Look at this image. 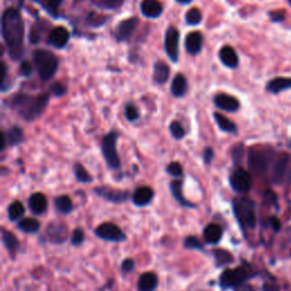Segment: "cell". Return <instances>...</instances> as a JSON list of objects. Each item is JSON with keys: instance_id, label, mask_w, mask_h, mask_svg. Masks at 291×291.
Here are the masks:
<instances>
[{"instance_id": "1", "label": "cell", "mask_w": 291, "mask_h": 291, "mask_svg": "<svg viewBox=\"0 0 291 291\" xmlns=\"http://www.w3.org/2000/svg\"><path fill=\"white\" fill-rule=\"evenodd\" d=\"M1 32L7 50L12 59L17 61L24 52V22L20 10L16 8H7L2 14Z\"/></svg>"}, {"instance_id": "2", "label": "cell", "mask_w": 291, "mask_h": 291, "mask_svg": "<svg viewBox=\"0 0 291 291\" xmlns=\"http://www.w3.org/2000/svg\"><path fill=\"white\" fill-rule=\"evenodd\" d=\"M13 106L25 121H34L44 113L49 103V94L41 93L32 97L26 93H17L13 98Z\"/></svg>"}, {"instance_id": "3", "label": "cell", "mask_w": 291, "mask_h": 291, "mask_svg": "<svg viewBox=\"0 0 291 291\" xmlns=\"http://www.w3.org/2000/svg\"><path fill=\"white\" fill-rule=\"evenodd\" d=\"M33 63L42 81H48L58 68V58L48 50L39 49L33 52Z\"/></svg>"}, {"instance_id": "4", "label": "cell", "mask_w": 291, "mask_h": 291, "mask_svg": "<svg viewBox=\"0 0 291 291\" xmlns=\"http://www.w3.org/2000/svg\"><path fill=\"white\" fill-rule=\"evenodd\" d=\"M233 210L238 222L244 229H252L256 225L254 202L249 199L239 198L233 201Z\"/></svg>"}, {"instance_id": "5", "label": "cell", "mask_w": 291, "mask_h": 291, "mask_svg": "<svg viewBox=\"0 0 291 291\" xmlns=\"http://www.w3.org/2000/svg\"><path fill=\"white\" fill-rule=\"evenodd\" d=\"M116 141H117V133L113 131L105 135L101 142V152L107 165L112 170H120L121 168V160L118 157L116 150Z\"/></svg>"}, {"instance_id": "6", "label": "cell", "mask_w": 291, "mask_h": 291, "mask_svg": "<svg viewBox=\"0 0 291 291\" xmlns=\"http://www.w3.org/2000/svg\"><path fill=\"white\" fill-rule=\"evenodd\" d=\"M250 278L249 269L240 266L236 269H226L222 273L220 283L223 288H237Z\"/></svg>"}, {"instance_id": "7", "label": "cell", "mask_w": 291, "mask_h": 291, "mask_svg": "<svg viewBox=\"0 0 291 291\" xmlns=\"http://www.w3.org/2000/svg\"><path fill=\"white\" fill-rule=\"evenodd\" d=\"M248 166L252 173L262 177L268 172L269 157L265 152L258 149H251L248 154Z\"/></svg>"}, {"instance_id": "8", "label": "cell", "mask_w": 291, "mask_h": 291, "mask_svg": "<svg viewBox=\"0 0 291 291\" xmlns=\"http://www.w3.org/2000/svg\"><path fill=\"white\" fill-rule=\"evenodd\" d=\"M94 232H96L97 237L106 241L121 243V241H124L126 239V236L123 231L121 230V227L111 222H105L100 224Z\"/></svg>"}, {"instance_id": "9", "label": "cell", "mask_w": 291, "mask_h": 291, "mask_svg": "<svg viewBox=\"0 0 291 291\" xmlns=\"http://www.w3.org/2000/svg\"><path fill=\"white\" fill-rule=\"evenodd\" d=\"M251 178L249 173L247 171L243 170V168H238L231 174L230 178V184L234 191L240 192H247L250 190L251 188Z\"/></svg>"}, {"instance_id": "10", "label": "cell", "mask_w": 291, "mask_h": 291, "mask_svg": "<svg viewBox=\"0 0 291 291\" xmlns=\"http://www.w3.org/2000/svg\"><path fill=\"white\" fill-rule=\"evenodd\" d=\"M179 31L174 26L168 27L165 33V51L172 62H178L179 59Z\"/></svg>"}, {"instance_id": "11", "label": "cell", "mask_w": 291, "mask_h": 291, "mask_svg": "<svg viewBox=\"0 0 291 291\" xmlns=\"http://www.w3.org/2000/svg\"><path fill=\"white\" fill-rule=\"evenodd\" d=\"M290 157L286 154H282L281 156L278 157L275 160L274 165L272 168V182L274 184H281L287 177V172H288Z\"/></svg>"}, {"instance_id": "12", "label": "cell", "mask_w": 291, "mask_h": 291, "mask_svg": "<svg viewBox=\"0 0 291 291\" xmlns=\"http://www.w3.org/2000/svg\"><path fill=\"white\" fill-rule=\"evenodd\" d=\"M139 24V20L136 17H131V19L124 20L117 24L115 27V38L117 41H125L128 40L132 33L134 32Z\"/></svg>"}, {"instance_id": "13", "label": "cell", "mask_w": 291, "mask_h": 291, "mask_svg": "<svg viewBox=\"0 0 291 291\" xmlns=\"http://www.w3.org/2000/svg\"><path fill=\"white\" fill-rule=\"evenodd\" d=\"M69 40V32L64 26H57L49 34V45L55 48H64Z\"/></svg>"}, {"instance_id": "14", "label": "cell", "mask_w": 291, "mask_h": 291, "mask_svg": "<svg viewBox=\"0 0 291 291\" xmlns=\"http://www.w3.org/2000/svg\"><path fill=\"white\" fill-rule=\"evenodd\" d=\"M96 194L101 198H105L108 201L112 202H123L129 197V194L125 191L116 190V189H112L108 187H100L97 188Z\"/></svg>"}, {"instance_id": "15", "label": "cell", "mask_w": 291, "mask_h": 291, "mask_svg": "<svg viewBox=\"0 0 291 291\" xmlns=\"http://www.w3.org/2000/svg\"><path fill=\"white\" fill-rule=\"evenodd\" d=\"M214 103H215V105L220 110L230 112V113L237 112L240 107L239 100H238L237 98L225 93H220L215 96V98H214Z\"/></svg>"}, {"instance_id": "16", "label": "cell", "mask_w": 291, "mask_h": 291, "mask_svg": "<svg viewBox=\"0 0 291 291\" xmlns=\"http://www.w3.org/2000/svg\"><path fill=\"white\" fill-rule=\"evenodd\" d=\"M140 9L142 15L149 19H157L163 13V6L158 0H143Z\"/></svg>"}, {"instance_id": "17", "label": "cell", "mask_w": 291, "mask_h": 291, "mask_svg": "<svg viewBox=\"0 0 291 291\" xmlns=\"http://www.w3.org/2000/svg\"><path fill=\"white\" fill-rule=\"evenodd\" d=\"M220 59L226 67L236 68L239 64V57H238L236 50L230 45H224L220 50Z\"/></svg>"}, {"instance_id": "18", "label": "cell", "mask_w": 291, "mask_h": 291, "mask_svg": "<svg viewBox=\"0 0 291 291\" xmlns=\"http://www.w3.org/2000/svg\"><path fill=\"white\" fill-rule=\"evenodd\" d=\"M185 49L192 56L198 55L202 49V34L191 32L185 38Z\"/></svg>"}, {"instance_id": "19", "label": "cell", "mask_w": 291, "mask_h": 291, "mask_svg": "<svg viewBox=\"0 0 291 291\" xmlns=\"http://www.w3.org/2000/svg\"><path fill=\"white\" fill-rule=\"evenodd\" d=\"M47 234L52 243L56 244H62L65 243L66 237H67V229H66L65 225L63 224H58L52 222L50 225L48 226Z\"/></svg>"}, {"instance_id": "20", "label": "cell", "mask_w": 291, "mask_h": 291, "mask_svg": "<svg viewBox=\"0 0 291 291\" xmlns=\"http://www.w3.org/2000/svg\"><path fill=\"white\" fill-rule=\"evenodd\" d=\"M47 199L45 196L38 192V194H33L29 199V207L31 212L37 215H41L47 210Z\"/></svg>"}, {"instance_id": "21", "label": "cell", "mask_w": 291, "mask_h": 291, "mask_svg": "<svg viewBox=\"0 0 291 291\" xmlns=\"http://www.w3.org/2000/svg\"><path fill=\"white\" fill-rule=\"evenodd\" d=\"M158 285V279L157 275L152 272H146L140 275L138 281L139 291H154Z\"/></svg>"}, {"instance_id": "22", "label": "cell", "mask_w": 291, "mask_h": 291, "mask_svg": "<svg viewBox=\"0 0 291 291\" xmlns=\"http://www.w3.org/2000/svg\"><path fill=\"white\" fill-rule=\"evenodd\" d=\"M154 198V191L149 187H141L136 189L134 194L132 196L133 202L136 206H146L148 205Z\"/></svg>"}, {"instance_id": "23", "label": "cell", "mask_w": 291, "mask_h": 291, "mask_svg": "<svg viewBox=\"0 0 291 291\" xmlns=\"http://www.w3.org/2000/svg\"><path fill=\"white\" fill-rule=\"evenodd\" d=\"M2 134H3V138H5L6 145L12 146V147L20 145V143L24 140L23 131L21 130V128H19V126H13V128L7 130L6 132H2Z\"/></svg>"}, {"instance_id": "24", "label": "cell", "mask_w": 291, "mask_h": 291, "mask_svg": "<svg viewBox=\"0 0 291 291\" xmlns=\"http://www.w3.org/2000/svg\"><path fill=\"white\" fill-rule=\"evenodd\" d=\"M188 90V81L184 75L178 74L173 79V82L171 84V91L174 97H183Z\"/></svg>"}, {"instance_id": "25", "label": "cell", "mask_w": 291, "mask_h": 291, "mask_svg": "<svg viewBox=\"0 0 291 291\" xmlns=\"http://www.w3.org/2000/svg\"><path fill=\"white\" fill-rule=\"evenodd\" d=\"M288 89H291V78L273 79L266 86V90L271 93H279Z\"/></svg>"}, {"instance_id": "26", "label": "cell", "mask_w": 291, "mask_h": 291, "mask_svg": "<svg viewBox=\"0 0 291 291\" xmlns=\"http://www.w3.org/2000/svg\"><path fill=\"white\" fill-rule=\"evenodd\" d=\"M170 78V67L164 62H157L154 66V82L164 84Z\"/></svg>"}, {"instance_id": "27", "label": "cell", "mask_w": 291, "mask_h": 291, "mask_svg": "<svg viewBox=\"0 0 291 291\" xmlns=\"http://www.w3.org/2000/svg\"><path fill=\"white\" fill-rule=\"evenodd\" d=\"M222 238V227L217 224H209L204 230V239L208 244H217L220 243Z\"/></svg>"}, {"instance_id": "28", "label": "cell", "mask_w": 291, "mask_h": 291, "mask_svg": "<svg viewBox=\"0 0 291 291\" xmlns=\"http://www.w3.org/2000/svg\"><path fill=\"white\" fill-rule=\"evenodd\" d=\"M171 191L173 197L175 198L179 204H181L182 206H187V207H195L194 204H191L190 201H188L187 199L183 197L182 195V182L180 180H175L171 183Z\"/></svg>"}, {"instance_id": "29", "label": "cell", "mask_w": 291, "mask_h": 291, "mask_svg": "<svg viewBox=\"0 0 291 291\" xmlns=\"http://www.w3.org/2000/svg\"><path fill=\"white\" fill-rule=\"evenodd\" d=\"M40 226V222L36 219H24L19 222V229L25 233H37Z\"/></svg>"}, {"instance_id": "30", "label": "cell", "mask_w": 291, "mask_h": 291, "mask_svg": "<svg viewBox=\"0 0 291 291\" xmlns=\"http://www.w3.org/2000/svg\"><path fill=\"white\" fill-rule=\"evenodd\" d=\"M2 244L10 254H14L19 249V241H17L16 237L12 232H8L6 230H2Z\"/></svg>"}, {"instance_id": "31", "label": "cell", "mask_w": 291, "mask_h": 291, "mask_svg": "<svg viewBox=\"0 0 291 291\" xmlns=\"http://www.w3.org/2000/svg\"><path fill=\"white\" fill-rule=\"evenodd\" d=\"M214 118H215L217 125H219V128L222 130V131L230 132V133H234L237 131L236 124H234L232 121H230L229 118L223 116L222 114L215 113L214 114Z\"/></svg>"}, {"instance_id": "32", "label": "cell", "mask_w": 291, "mask_h": 291, "mask_svg": "<svg viewBox=\"0 0 291 291\" xmlns=\"http://www.w3.org/2000/svg\"><path fill=\"white\" fill-rule=\"evenodd\" d=\"M54 202H55L56 208H57L61 213L68 214L72 212L73 204H72L71 198H69L68 196H66V195L58 196V197L55 199Z\"/></svg>"}, {"instance_id": "33", "label": "cell", "mask_w": 291, "mask_h": 291, "mask_svg": "<svg viewBox=\"0 0 291 291\" xmlns=\"http://www.w3.org/2000/svg\"><path fill=\"white\" fill-rule=\"evenodd\" d=\"M214 257H215L217 266H224L233 262V256L230 251L225 249H215L214 250Z\"/></svg>"}, {"instance_id": "34", "label": "cell", "mask_w": 291, "mask_h": 291, "mask_svg": "<svg viewBox=\"0 0 291 291\" xmlns=\"http://www.w3.org/2000/svg\"><path fill=\"white\" fill-rule=\"evenodd\" d=\"M25 208L21 201H14L8 207V217L10 221H17L24 215Z\"/></svg>"}, {"instance_id": "35", "label": "cell", "mask_w": 291, "mask_h": 291, "mask_svg": "<svg viewBox=\"0 0 291 291\" xmlns=\"http://www.w3.org/2000/svg\"><path fill=\"white\" fill-rule=\"evenodd\" d=\"M73 171H74L76 180L82 182V183H89V182L92 181L91 175L88 173V171L84 168L83 165H81V164H75L74 167H73Z\"/></svg>"}, {"instance_id": "36", "label": "cell", "mask_w": 291, "mask_h": 291, "mask_svg": "<svg viewBox=\"0 0 291 291\" xmlns=\"http://www.w3.org/2000/svg\"><path fill=\"white\" fill-rule=\"evenodd\" d=\"M202 15L198 8H191L185 15V21L189 25H198L201 22Z\"/></svg>"}, {"instance_id": "37", "label": "cell", "mask_w": 291, "mask_h": 291, "mask_svg": "<svg viewBox=\"0 0 291 291\" xmlns=\"http://www.w3.org/2000/svg\"><path fill=\"white\" fill-rule=\"evenodd\" d=\"M170 131L172 133V135H173L177 140H180L185 135V131H184L183 126H182L177 121L172 122L171 125H170Z\"/></svg>"}, {"instance_id": "38", "label": "cell", "mask_w": 291, "mask_h": 291, "mask_svg": "<svg viewBox=\"0 0 291 291\" xmlns=\"http://www.w3.org/2000/svg\"><path fill=\"white\" fill-rule=\"evenodd\" d=\"M62 2H63V0H47L45 7L47 8L48 13L50 14V15L57 17L58 9H59V7H61Z\"/></svg>"}, {"instance_id": "39", "label": "cell", "mask_w": 291, "mask_h": 291, "mask_svg": "<svg viewBox=\"0 0 291 291\" xmlns=\"http://www.w3.org/2000/svg\"><path fill=\"white\" fill-rule=\"evenodd\" d=\"M166 171L168 174H171L172 177H174V178H181L182 174H183V168H182L181 164L178 162H173V163L168 164Z\"/></svg>"}, {"instance_id": "40", "label": "cell", "mask_w": 291, "mask_h": 291, "mask_svg": "<svg viewBox=\"0 0 291 291\" xmlns=\"http://www.w3.org/2000/svg\"><path fill=\"white\" fill-rule=\"evenodd\" d=\"M184 246H185V248H189V249H198V250L204 249V247H202L201 243L199 241L198 238H196V237L185 238Z\"/></svg>"}, {"instance_id": "41", "label": "cell", "mask_w": 291, "mask_h": 291, "mask_svg": "<svg viewBox=\"0 0 291 291\" xmlns=\"http://www.w3.org/2000/svg\"><path fill=\"white\" fill-rule=\"evenodd\" d=\"M244 154H245V148L243 145H237L236 147H234L232 150V158H233L234 164L240 165L241 162H243Z\"/></svg>"}, {"instance_id": "42", "label": "cell", "mask_w": 291, "mask_h": 291, "mask_svg": "<svg viewBox=\"0 0 291 291\" xmlns=\"http://www.w3.org/2000/svg\"><path fill=\"white\" fill-rule=\"evenodd\" d=\"M121 3H122V0H99L97 5L101 7V8L115 9L117 8Z\"/></svg>"}, {"instance_id": "43", "label": "cell", "mask_w": 291, "mask_h": 291, "mask_svg": "<svg viewBox=\"0 0 291 291\" xmlns=\"http://www.w3.org/2000/svg\"><path fill=\"white\" fill-rule=\"evenodd\" d=\"M125 117L128 118L130 122L138 120V117H139L138 110H136V108L131 104L128 105V106L125 107Z\"/></svg>"}, {"instance_id": "44", "label": "cell", "mask_w": 291, "mask_h": 291, "mask_svg": "<svg viewBox=\"0 0 291 291\" xmlns=\"http://www.w3.org/2000/svg\"><path fill=\"white\" fill-rule=\"evenodd\" d=\"M72 244L74 246H80L84 241V232L82 229H76L72 234Z\"/></svg>"}, {"instance_id": "45", "label": "cell", "mask_w": 291, "mask_h": 291, "mask_svg": "<svg viewBox=\"0 0 291 291\" xmlns=\"http://www.w3.org/2000/svg\"><path fill=\"white\" fill-rule=\"evenodd\" d=\"M50 90L52 91V93H54L56 97H62L66 93V87L61 82H56L52 84Z\"/></svg>"}, {"instance_id": "46", "label": "cell", "mask_w": 291, "mask_h": 291, "mask_svg": "<svg viewBox=\"0 0 291 291\" xmlns=\"http://www.w3.org/2000/svg\"><path fill=\"white\" fill-rule=\"evenodd\" d=\"M269 17H271V20L273 22L275 23H280V22H283L285 21V17H286V12L285 10H272V12L269 13Z\"/></svg>"}, {"instance_id": "47", "label": "cell", "mask_w": 291, "mask_h": 291, "mask_svg": "<svg viewBox=\"0 0 291 291\" xmlns=\"http://www.w3.org/2000/svg\"><path fill=\"white\" fill-rule=\"evenodd\" d=\"M20 73L23 76H30L32 74V65H31L29 62H23L22 64H21Z\"/></svg>"}, {"instance_id": "48", "label": "cell", "mask_w": 291, "mask_h": 291, "mask_svg": "<svg viewBox=\"0 0 291 291\" xmlns=\"http://www.w3.org/2000/svg\"><path fill=\"white\" fill-rule=\"evenodd\" d=\"M133 269H134V262L132 261V259H125V261L122 263V271L124 273H129L133 271Z\"/></svg>"}, {"instance_id": "49", "label": "cell", "mask_w": 291, "mask_h": 291, "mask_svg": "<svg viewBox=\"0 0 291 291\" xmlns=\"http://www.w3.org/2000/svg\"><path fill=\"white\" fill-rule=\"evenodd\" d=\"M214 157V153L212 148H206L204 152V159L206 164H210L212 163V159Z\"/></svg>"}, {"instance_id": "50", "label": "cell", "mask_w": 291, "mask_h": 291, "mask_svg": "<svg viewBox=\"0 0 291 291\" xmlns=\"http://www.w3.org/2000/svg\"><path fill=\"white\" fill-rule=\"evenodd\" d=\"M271 225L273 229H274V231H278L280 230V227H281V224H280V221L278 219H275V217H272L271 219Z\"/></svg>"}, {"instance_id": "51", "label": "cell", "mask_w": 291, "mask_h": 291, "mask_svg": "<svg viewBox=\"0 0 291 291\" xmlns=\"http://www.w3.org/2000/svg\"><path fill=\"white\" fill-rule=\"evenodd\" d=\"M236 291H255V289L252 288V287L249 286V285H245V283H243V285L237 287Z\"/></svg>"}, {"instance_id": "52", "label": "cell", "mask_w": 291, "mask_h": 291, "mask_svg": "<svg viewBox=\"0 0 291 291\" xmlns=\"http://www.w3.org/2000/svg\"><path fill=\"white\" fill-rule=\"evenodd\" d=\"M179 3H182V5H188V3H190L192 0H177Z\"/></svg>"}, {"instance_id": "53", "label": "cell", "mask_w": 291, "mask_h": 291, "mask_svg": "<svg viewBox=\"0 0 291 291\" xmlns=\"http://www.w3.org/2000/svg\"><path fill=\"white\" fill-rule=\"evenodd\" d=\"M34 1L39 2V3H41L42 6H45V2H47V0H34Z\"/></svg>"}, {"instance_id": "54", "label": "cell", "mask_w": 291, "mask_h": 291, "mask_svg": "<svg viewBox=\"0 0 291 291\" xmlns=\"http://www.w3.org/2000/svg\"><path fill=\"white\" fill-rule=\"evenodd\" d=\"M288 1H289V3L291 5V0H288Z\"/></svg>"}]
</instances>
